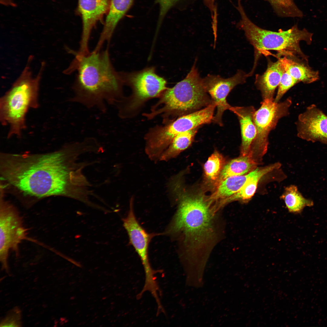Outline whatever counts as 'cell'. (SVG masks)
I'll return each instance as SVG.
<instances>
[{
  "instance_id": "cell-1",
  "label": "cell",
  "mask_w": 327,
  "mask_h": 327,
  "mask_svg": "<svg viewBox=\"0 0 327 327\" xmlns=\"http://www.w3.org/2000/svg\"><path fill=\"white\" fill-rule=\"evenodd\" d=\"M82 154L78 142L60 150L43 154L2 153L0 170L2 177L26 195L39 198L53 196L81 200L89 184L76 163Z\"/></svg>"
},
{
  "instance_id": "cell-2",
  "label": "cell",
  "mask_w": 327,
  "mask_h": 327,
  "mask_svg": "<svg viewBox=\"0 0 327 327\" xmlns=\"http://www.w3.org/2000/svg\"><path fill=\"white\" fill-rule=\"evenodd\" d=\"M74 54L64 72L77 71L70 101L105 112L107 104H115L121 98L124 84L121 73L112 64L108 48L101 52L93 51L85 55Z\"/></svg>"
},
{
  "instance_id": "cell-3",
  "label": "cell",
  "mask_w": 327,
  "mask_h": 327,
  "mask_svg": "<svg viewBox=\"0 0 327 327\" xmlns=\"http://www.w3.org/2000/svg\"><path fill=\"white\" fill-rule=\"evenodd\" d=\"M169 193L177 208L167 229L171 236L181 235L186 252L194 253L211 245L216 235L212 203L202 196H192L182 190L180 183L168 186Z\"/></svg>"
},
{
  "instance_id": "cell-4",
  "label": "cell",
  "mask_w": 327,
  "mask_h": 327,
  "mask_svg": "<svg viewBox=\"0 0 327 327\" xmlns=\"http://www.w3.org/2000/svg\"><path fill=\"white\" fill-rule=\"evenodd\" d=\"M31 58L19 77L0 99V120L2 125L9 126L8 138L21 135L26 127L25 117L29 109L38 107L40 83L45 63H41L39 71L34 76L30 66Z\"/></svg>"
},
{
  "instance_id": "cell-5",
  "label": "cell",
  "mask_w": 327,
  "mask_h": 327,
  "mask_svg": "<svg viewBox=\"0 0 327 327\" xmlns=\"http://www.w3.org/2000/svg\"><path fill=\"white\" fill-rule=\"evenodd\" d=\"M240 16L237 26L244 32L247 39L259 54L268 50L277 52L278 58L283 56L308 61V58L299 46L301 41L310 44L312 34L306 29L300 30L297 24L286 31H274L263 29L254 24L248 17L240 2L235 6Z\"/></svg>"
},
{
  "instance_id": "cell-6",
  "label": "cell",
  "mask_w": 327,
  "mask_h": 327,
  "mask_svg": "<svg viewBox=\"0 0 327 327\" xmlns=\"http://www.w3.org/2000/svg\"><path fill=\"white\" fill-rule=\"evenodd\" d=\"M196 62L183 79L163 93L146 116L151 118L161 114L182 116L204 108L212 102L204 88Z\"/></svg>"
},
{
  "instance_id": "cell-7",
  "label": "cell",
  "mask_w": 327,
  "mask_h": 327,
  "mask_svg": "<svg viewBox=\"0 0 327 327\" xmlns=\"http://www.w3.org/2000/svg\"><path fill=\"white\" fill-rule=\"evenodd\" d=\"M216 105L213 102L199 110L185 114L171 123L154 129L146 137L145 151L150 160H159L162 154L179 134L213 122Z\"/></svg>"
},
{
  "instance_id": "cell-8",
  "label": "cell",
  "mask_w": 327,
  "mask_h": 327,
  "mask_svg": "<svg viewBox=\"0 0 327 327\" xmlns=\"http://www.w3.org/2000/svg\"><path fill=\"white\" fill-rule=\"evenodd\" d=\"M121 73L124 84L130 86L133 91L129 100L121 99L115 104L121 117H126L130 111L148 99L160 95L168 88L166 80L156 74L153 67L137 72Z\"/></svg>"
},
{
  "instance_id": "cell-9",
  "label": "cell",
  "mask_w": 327,
  "mask_h": 327,
  "mask_svg": "<svg viewBox=\"0 0 327 327\" xmlns=\"http://www.w3.org/2000/svg\"><path fill=\"white\" fill-rule=\"evenodd\" d=\"M292 103L290 97L278 102L274 99H265L256 111L254 118L256 133L249 155L257 163L267 151L270 132L275 128L280 119L288 115Z\"/></svg>"
},
{
  "instance_id": "cell-10",
  "label": "cell",
  "mask_w": 327,
  "mask_h": 327,
  "mask_svg": "<svg viewBox=\"0 0 327 327\" xmlns=\"http://www.w3.org/2000/svg\"><path fill=\"white\" fill-rule=\"evenodd\" d=\"M0 229V260L2 269L8 273L9 253L12 251L18 256L19 245L27 238V230L17 209L1 198Z\"/></svg>"
},
{
  "instance_id": "cell-11",
  "label": "cell",
  "mask_w": 327,
  "mask_h": 327,
  "mask_svg": "<svg viewBox=\"0 0 327 327\" xmlns=\"http://www.w3.org/2000/svg\"><path fill=\"white\" fill-rule=\"evenodd\" d=\"M248 76V74L239 70L233 76L227 78L211 74L203 78L204 88L216 105V112L213 122L220 126L223 125L222 118L223 113L226 110H229L231 106L227 102V97L236 86L245 83Z\"/></svg>"
},
{
  "instance_id": "cell-12",
  "label": "cell",
  "mask_w": 327,
  "mask_h": 327,
  "mask_svg": "<svg viewBox=\"0 0 327 327\" xmlns=\"http://www.w3.org/2000/svg\"><path fill=\"white\" fill-rule=\"evenodd\" d=\"M134 198L130 200L129 209L127 216L122 219L123 225L128 234L130 242L140 257L145 273V278H154L157 270L154 269L150 263L148 248L151 239L157 234L149 233L141 226L137 219L134 210Z\"/></svg>"
},
{
  "instance_id": "cell-13",
  "label": "cell",
  "mask_w": 327,
  "mask_h": 327,
  "mask_svg": "<svg viewBox=\"0 0 327 327\" xmlns=\"http://www.w3.org/2000/svg\"><path fill=\"white\" fill-rule=\"evenodd\" d=\"M296 125L300 138L327 145V116L315 105L308 107L299 115Z\"/></svg>"
},
{
  "instance_id": "cell-14",
  "label": "cell",
  "mask_w": 327,
  "mask_h": 327,
  "mask_svg": "<svg viewBox=\"0 0 327 327\" xmlns=\"http://www.w3.org/2000/svg\"><path fill=\"white\" fill-rule=\"evenodd\" d=\"M110 4L109 0H78V11L82 22L78 54L84 55L90 52L88 43L92 30L108 12Z\"/></svg>"
},
{
  "instance_id": "cell-15",
  "label": "cell",
  "mask_w": 327,
  "mask_h": 327,
  "mask_svg": "<svg viewBox=\"0 0 327 327\" xmlns=\"http://www.w3.org/2000/svg\"><path fill=\"white\" fill-rule=\"evenodd\" d=\"M229 110L236 115L239 123L241 136L240 155H249L256 133L254 118L255 109L253 106H231Z\"/></svg>"
},
{
  "instance_id": "cell-16",
  "label": "cell",
  "mask_w": 327,
  "mask_h": 327,
  "mask_svg": "<svg viewBox=\"0 0 327 327\" xmlns=\"http://www.w3.org/2000/svg\"><path fill=\"white\" fill-rule=\"evenodd\" d=\"M284 71L279 59L275 62L269 60L265 71L261 75H256L255 84L260 91L263 100L274 99L275 91Z\"/></svg>"
},
{
  "instance_id": "cell-17",
  "label": "cell",
  "mask_w": 327,
  "mask_h": 327,
  "mask_svg": "<svg viewBox=\"0 0 327 327\" xmlns=\"http://www.w3.org/2000/svg\"><path fill=\"white\" fill-rule=\"evenodd\" d=\"M134 0H111L108 11L99 41L109 42L118 22L131 7Z\"/></svg>"
},
{
  "instance_id": "cell-18",
  "label": "cell",
  "mask_w": 327,
  "mask_h": 327,
  "mask_svg": "<svg viewBox=\"0 0 327 327\" xmlns=\"http://www.w3.org/2000/svg\"><path fill=\"white\" fill-rule=\"evenodd\" d=\"M256 169L246 174L228 177L220 181L217 184L215 190L208 200L212 203L214 201H219L216 206L218 210L226 199L238 192L254 175Z\"/></svg>"
},
{
  "instance_id": "cell-19",
  "label": "cell",
  "mask_w": 327,
  "mask_h": 327,
  "mask_svg": "<svg viewBox=\"0 0 327 327\" xmlns=\"http://www.w3.org/2000/svg\"><path fill=\"white\" fill-rule=\"evenodd\" d=\"M279 59L285 71L299 82L311 83L319 78L318 71L312 69L305 61L286 57Z\"/></svg>"
},
{
  "instance_id": "cell-20",
  "label": "cell",
  "mask_w": 327,
  "mask_h": 327,
  "mask_svg": "<svg viewBox=\"0 0 327 327\" xmlns=\"http://www.w3.org/2000/svg\"><path fill=\"white\" fill-rule=\"evenodd\" d=\"M281 165L279 163H276L265 167L256 168L254 175L247 181L238 192L226 199L223 204L237 200L244 203L249 201L255 193L261 178L268 173L279 168Z\"/></svg>"
},
{
  "instance_id": "cell-21",
  "label": "cell",
  "mask_w": 327,
  "mask_h": 327,
  "mask_svg": "<svg viewBox=\"0 0 327 327\" xmlns=\"http://www.w3.org/2000/svg\"><path fill=\"white\" fill-rule=\"evenodd\" d=\"M258 164L249 155H240L224 166L217 183L228 177L248 174L256 169Z\"/></svg>"
},
{
  "instance_id": "cell-22",
  "label": "cell",
  "mask_w": 327,
  "mask_h": 327,
  "mask_svg": "<svg viewBox=\"0 0 327 327\" xmlns=\"http://www.w3.org/2000/svg\"><path fill=\"white\" fill-rule=\"evenodd\" d=\"M197 127L176 135L162 154L159 160L168 161L177 157L187 148L193 141L199 129Z\"/></svg>"
},
{
  "instance_id": "cell-23",
  "label": "cell",
  "mask_w": 327,
  "mask_h": 327,
  "mask_svg": "<svg viewBox=\"0 0 327 327\" xmlns=\"http://www.w3.org/2000/svg\"><path fill=\"white\" fill-rule=\"evenodd\" d=\"M281 199L284 200L289 211L295 214L299 213L306 207L312 206L314 205L313 201L304 198L294 185L285 188Z\"/></svg>"
},
{
  "instance_id": "cell-24",
  "label": "cell",
  "mask_w": 327,
  "mask_h": 327,
  "mask_svg": "<svg viewBox=\"0 0 327 327\" xmlns=\"http://www.w3.org/2000/svg\"><path fill=\"white\" fill-rule=\"evenodd\" d=\"M271 4L279 16L283 17H302V12L295 4L294 0H266Z\"/></svg>"
},
{
  "instance_id": "cell-25",
  "label": "cell",
  "mask_w": 327,
  "mask_h": 327,
  "mask_svg": "<svg viewBox=\"0 0 327 327\" xmlns=\"http://www.w3.org/2000/svg\"><path fill=\"white\" fill-rule=\"evenodd\" d=\"M224 163L223 156L217 151H215L204 165V171L206 177L212 181L217 180L224 166Z\"/></svg>"
},
{
  "instance_id": "cell-26",
  "label": "cell",
  "mask_w": 327,
  "mask_h": 327,
  "mask_svg": "<svg viewBox=\"0 0 327 327\" xmlns=\"http://www.w3.org/2000/svg\"><path fill=\"white\" fill-rule=\"evenodd\" d=\"M299 82L293 78L288 73L284 71L281 77L278 86V89L274 101L278 102L284 95L292 87Z\"/></svg>"
},
{
  "instance_id": "cell-27",
  "label": "cell",
  "mask_w": 327,
  "mask_h": 327,
  "mask_svg": "<svg viewBox=\"0 0 327 327\" xmlns=\"http://www.w3.org/2000/svg\"><path fill=\"white\" fill-rule=\"evenodd\" d=\"M21 311L20 309L15 307L7 313L0 323L1 327H20L21 326Z\"/></svg>"
},
{
  "instance_id": "cell-28",
  "label": "cell",
  "mask_w": 327,
  "mask_h": 327,
  "mask_svg": "<svg viewBox=\"0 0 327 327\" xmlns=\"http://www.w3.org/2000/svg\"><path fill=\"white\" fill-rule=\"evenodd\" d=\"M180 0H155L160 8L158 19V27L160 25L168 11ZM194 1V0H193Z\"/></svg>"
},
{
  "instance_id": "cell-29",
  "label": "cell",
  "mask_w": 327,
  "mask_h": 327,
  "mask_svg": "<svg viewBox=\"0 0 327 327\" xmlns=\"http://www.w3.org/2000/svg\"><path fill=\"white\" fill-rule=\"evenodd\" d=\"M0 2L2 5L6 6L15 7L16 5L14 0H0Z\"/></svg>"
}]
</instances>
